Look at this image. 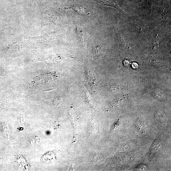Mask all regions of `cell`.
<instances>
[{
    "instance_id": "obj_4",
    "label": "cell",
    "mask_w": 171,
    "mask_h": 171,
    "mask_svg": "<svg viewBox=\"0 0 171 171\" xmlns=\"http://www.w3.org/2000/svg\"><path fill=\"white\" fill-rule=\"evenodd\" d=\"M55 90V89H52V88H51V89L46 90H43L42 91H39L37 92V93H38V92H41L48 91H51L52 90Z\"/></svg>"
},
{
    "instance_id": "obj_1",
    "label": "cell",
    "mask_w": 171,
    "mask_h": 171,
    "mask_svg": "<svg viewBox=\"0 0 171 171\" xmlns=\"http://www.w3.org/2000/svg\"><path fill=\"white\" fill-rule=\"evenodd\" d=\"M103 6H108L114 7L123 14L125 12L118 6L116 0H94Z\"/></svg>"
},
{
    "instance_id": "obj_3",
    "label": "cell",
    "mask_w": 171,
    "mask_h": 171,
    "mask_svg": "<svg viewBox=\"0 0 171 171\" xmlns=\"http://www.w3.org/2000/svg\"><path fill=\"white\" fill-rule=\"evenodd\" d=\"M102 160V158L99 155H96L93 158V162L95 163H98L101 162Z\"/></svg>"
},
{
    "instance_id": "obj_2",
    "label": "cell",
    "mask_w": 171,
    "mask_h": 171,
    "mask_svg": "<svg viewBox=\"0 0 171 171\" xmlns=\"http://www.w3.org/2000/svg\"><path fill=\"white\" fill-rule=\"evenodd\" d=\"M66 9L68 10H73L82 16H88L90 14V12L87 9L78 5L71 6L67 7Z\"/></svg>"
}]
</instances>
